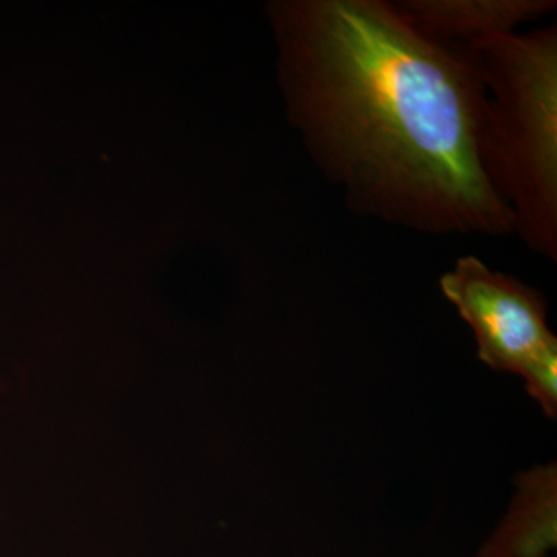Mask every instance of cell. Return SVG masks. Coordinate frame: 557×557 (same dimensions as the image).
I'll list each match as a JSON object with an SVG mask.
<instances>
[{
	"instance_id": "cell-4",
	"label": "cell",
	"mask_w": 557,
	"mask_h": 557,
	"mask_svg": "<svg viewBox=\"0 0 557 557\" xmlns=\"http://www.w3.org/2000/svg\"><path fill=\"white\" fill-rule=\"evenodd\" d=\"M394 5L429 38L469 49L557 9L556 0H395Z\"/></svg>"
},
{
	"instance_id": "cell-2",
	"label": "cell",
	"mask_w": 557,
	"mask_h": 557,
	"mask_svg": "<svg viewBox=\"0 0 557 557\" xmlns=\"http://www.w3.org/2000/svg\"><path fill=\"white\" fill-rule=\"evenodd\" d=\"M487 106V175L511 209L515 234L557 260V25L508 33L475 46Z\"/></svg>"
},
{
	"instance_id": "cell-1",
	"label": "cell",
	"mask_w": 557,
	"mask_h": 557,
	"mask_svg": "<svg viewBox=\"0 0 557 557\" xmlns=\"http://www.w3.org/2000/svg\"><path fill=\"white\" fill-rule=\"evenodd\" d=\"M270 20L288 119L351 211L428 236L515 234L486 172L478 51L387 0H282Z\"/></svg>"
},
{
	"instance_id": "cell-5",
	"label": "cell",
	"mask_w": 557,
	"mask_h": 557,
	"mask_svg": "<svg viewBox=\"0 0 557 557\" xmlns=\"http://www.w3.org/2000/svg\"><path fill=\"white\" fill-rule=\"evenodd\" d=\"M507 515L475 557H549L557 547L555 461L519 472Z\"/></svg>"
},
{
	"instance_id": "cell-3",
	"label": "cell",
	"mask_w": 557,
	"mask_h": 557,
	"mask_svg": "<svg viewBox=\"0 0 557 557\" xmlns=\"http://www.w3.org/2000/svg\"><path fill=\"white\" fill-rule=\"evenodd\" d=\"M440 288L474 333L480 361L518 373L545 417H556L557 338L544 295L475 256L458 259L440 277Z\"/></svg>"
}]
</instances>
